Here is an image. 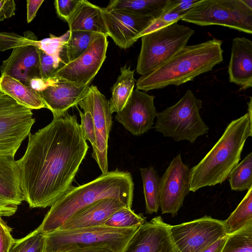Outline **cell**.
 <instances>
[{"mask_svg":"<svg viewBox=\"0 0 252 252\" xmlns=\"http://www.w3.org/2000/svg\"><path fill=\"white\" fill-rule=\"evenodd\" d=\"M252 136V112L232 121L211 150L189 170V190L222 184L239 163L246 140Z\"/></svg>","mask_w":252,"mask_h":252,"instance_id":"cell-4","label":"cell"},{"mask_svg":"<svg viewBox=\"0 0 252 252\" xmlns=\"http://www.w3.org/2000/svg\"><path fill=\"white\" fill-rule=\"evenodd\" d=\"M99 34L88 32L70 31V36L63 46L61 55L63 64L80 56Z\"/></svg>","mask_w":252,"mask_h":252,"instance_id":"cell-26","label":"cell"},{"mask_svg":"<svg viewBox=\"0 0 252 252\" xmlns=\"http://www.w3.org/2000/svg\"><path fill=\"white\" fill-rule=\"evenodd\" d=\"M200 0H167L163 11H175L186 13Z\"/></svg>","mask_w":252,"mask_h":252,"instance_id":"cell-39","label":"cell"},{"mask_svg":"<svg viewBox=\"0 0 252 252\" xmlns=\"http://www.w3.org/2000/svg\"><path fill=\"white\" fill-rule=\"evenodd\" d=\"M28 136L17 160L24 201L31 208L51 207L72 187L89 146L76 116L67 111Z\"/></svg>","mask_w":252,"mask_h":252,"instance_id":"cell-1","label":"cell"},{"mask_svg":"<svg viewBox=\"0 0 252 252\" xmlns=\"http://www.w3.org/2000/svg\"><path fill=\"white\" fill-rule=\"evenodd\" d=\"M70 35V31L69 30L60 36H56L50 34V38L39 41L38 49L43 50L48 54L52 56L61 67L64 65L61 59L63 49Z\"/></svg>","mask_w":252,"mask_h":252,"instance_id":"cell-34","label":"cell"},{"mask_svg":"<svg viewBox=\"0 0 252 252\" xmlns=\"http://www.w3.org/2000/svg\"><path fill=\"white\" fill-rule=\"evenodd\" d=\"M44 2V0H27V21L31 22L35 17L37 11Z\"/></svg>","mask_w":252,"mask_h":252,"instance_id":"cell-42","label":"cell"},{"mask_svg":"<svg viewBox=\"0 0 252 252\" xmlns=\"http://www.w3.org/2000/svg\"><path fill=\"white\" fill-rule=\"evenodd\" d=\"M134 184L131 174L116 169L93 181L72 187L51 206L37 227L44 234L59 229L72 215L104 198L117 199L131 208Z\"/></svg>","mask_w":252,"mask_h":252,"instance_id":"cell-2","label":"cell"},{"mask_svg":"<svg viewBox=\"0 0 252 252\" xmlns=\"http://www.w3.org/2000/svg\"><path fill=\"white\" fill-rule=\"evenodd\" d=\"M16 3L13 0H0V22L15 14Z\"/></svg>","mask_w":252,"mask_h":252,"instance_id":"cell-41","label":"cell"},{"mask_svg":"<svg viewBox=\"0 0 252 252\" xmlns=\"http://www.w3.org/2000/svg\"><path fill=\"white\" fill-rule=\"evenodd\" d=\"M226 238L222 237L205 248L201 252H220Z\"/></svg>","mask_w":252,"mask_h":252,"instance_id":"cell-44","label":"cell"},{"mask_svg":"<svg viewBox=\"0 0 252 252\" xmlns=\"http://www.w3.org/2000/svg\"><path fill=\"white\" fill-rule=\"evenodd\" d=\"M0 91L31 110L47 108L39 92L8 75L0 76Z\"/></svg>","mask_w":252,"mask_h":252,"instance_id":"cell-23","label":"cell"},{"mask_svg":"<svg viewBox=\"0 0 252 252\" xmlns=\"http://www.w3.org/2000/svg\"><path fill=\"white\" fill-rule=\"evenodd\" d=\"M121 73L111 89L109 101L112 113H118L125 106L130 98L135 86L134 71L126 64L121 68Z\"/></svg>","mask_w":252,"mask_h":252,"instance_id":"cell-24","label":"cell"},{"mask_svg":"<svg viewBox=\"0 0 252 252\" xmlns=\"http://www.w3.org/2000/svg\"><path fill=\"white\" fill-rule=\"evenodd\" d=\"M167 0H112L107 9H121L155 19L162 12Z\"/></svg>","mask_w":252,"mask_h":252,"instance_id":"cell-25","label":"cell"},{"mask_svg":"<svg viewBox=\"0 0 252 252\" xmlns=\"http://www.w3.org/2000/svg\"><path fill=\"white\" fill-rule=\"evenodd\" d=\"M185 13L175 11H163L157 18L154 19L149 26L144 30L139 38L143 35L166 27L181 20Z\"/></svg>","mask_w":252,"mask_h":252,"instance_id":"cell-35","label":"cell"},{"mask_svg":"<svg viewBox=\"0 0 252 252\" xmlns=\"http://www.w3.org/2000/svg\"><path fill=\"white\" fill-rule=\"evenodd\" d=\"M222 41L213 38L193 45H186L163 64L141 76L136 89L144 92L179 86L211 71L223 61Z\"/></svg>","mask_w":252,"mask_h":252,"instance_id":"cell-3","label":"cell"},{"mask_svg":"<svg viewBox=\"0 0 252 252\" xmlns=\"http://www.w3.org/2000/svg\"><path fill=\"white\" fill-rule=\"evenodd\" d=\"M220 252H252V220L230 234Z\"/></svg>","mask_w":252,"mask_h":252,"instance_id":"cell-30","label":"cell"},{"mask_svg":"<svg viewBox=\"0 0 252 252\" xmlns=\"http://www.w3.org/2000/svg\"><path fill=\"white\" fill-rule=\"evenodd\" d=\"M170 234L177 252H201L226 235L224 221L210 216L170 225Z\"/></svg>","mask_w":252,"mask_h":252,"instance_id":"cell-10","label":"cell"},{"mask_svg":"<svg viewBox=\"0 0 252 252\" xmlns=\"http://www.w3.org/2000/svg\"><path fill=\"white\" fill-rule=\"evenodd\" d=\"M22 36L12 32H0V51H4L27 45H33L38 48L39 41L33 32L27 31Z\"/></svg>","mask_w":252,"mask_h":252,"instance_id":"cell-33","label":"cell"},{"mask_svg":"<svg viewBox=\"0 0 252 252\" xmlns=\"http://www.w3.org/2000/svg\"><path fill=\"white\" fill-rule=\"evenodd\" d=\"M252 153H250L229 173L231 190L244 191L252 187Z\"/></svg>","mask_w":252,"mask_h":252,"instance_id":"cell-29","label":"cell"},{"mask_svg":"<svg viewBox=\"0 0 252 252\" xmlns=\"http://www.w3.org/2000/svg\"><path fill=\"white\" fill-rule=\"evenodd\" d=\"M81 117L80 128L86 140L90 141L93 147V153L96 150V137L93 120L91 114L89 112L82 113L78 109Z\"/></svg>","mask_w":252,"mask_h":252,"instance_id":"cell-37","label":"cell"},{"mask_svg":"<svg viewBox=\"0 0 252 252\" xmlns=\"http://www.w3.org/2000/svg\"><path fill=\"white\" fill-rule=\"evenodd\" d=\"M40 75L42 79L50 78L61 67L60 64L51 55L38 49Z\"/></svg>","mask_w":252,"mask_h":252,"instance_id":"cell-36","label":"cell"},{"mask_svg":"<svg viewBox=\"0 0 252 252\" xmlns=\"http://www.w3.org/2000/svg\"><path fill=\"white\" fill-rule=\"evenodd\" d=\"M124 207H127L115 198L98 200L72 215L58 229L70 230L102 225L115 212Z\"/></svg>","mask_w":252,"mask_h":252,"instance_id":"cell-19","label":"cell"},{"mask_svg":"<svg viewBox=\"0 0 252 252\" xmlns=\"http://www.w3.org/2000/svg\"><path fill=\"white\" fill-rule=\"evenodd\" d=\"M229 80L245 90L252 87V41L245 37L233 39L228 66Z\"/></svg>","mask_w":252,"mask_h":252,"instance_id":"cell-20","label":"cell"},{"mask_svg":"<svg viewBox=\"0 0 252 252\" xmlns=\"http://www.w3.org/2000/svg\"><path fill=\"white\" fill-rule=\"evenodd\" d=\"M24 201L21 174L13 156H0V203L18 208Z\"/></svg>","mask_w":252,"mask_h":252,"instance_id":"cell-21","label":"cell"},{"mask_svg":"<svg viewBox=\"0 0 252 252\" xmlns=\"http://www.w3.org/2000/svg\"><path fill=\"white\" fill-rule=\"evenodd\" d=\"M155 96L147 92L133 90L124 107L115 119L133 135H140L153 127L157 112Z\"/></svg>","mask_w":252,"mask_h":252,"instance_id":"cell-15","label":"cell"},{"mask_svg":"<svg viewBox=\"0 0 252 252\" xmlns=\"http://www.w3.org/2000/svg\"><path fill=\"white\" fill-rule=\"evenodd\" d=\"M181 20L201 26L220 25L252 33V9L242 0H200Z\"/></svg>","mask_w":252,"mask_h":252,"instance_id":"cell-8","label":"cell"},{"mask_svg":"<svg viewBox=\"0 0 252 252\" xmlns=\"http://www.w3.org/2000/svg\"><path fill=\"white\" fill-rule=\"evenodd\" d=\"M50 79L51 83L39 93L53 115L61 114L70 108L77 106L90 87L89 85H82Z\"/></svg>","mask_w":252,"mask_h":252,"instance_id":"cell-18","label":"cell"},{"mask_svg":"<svg viewBox=\"0 0 252 252\" xmlns=\"http://www.w3.org/2000/svg\"><path fill=\"white\" fill-rule=\"evenodd\" d=\"M67 23L70 31L88 32L108 36L102 16V7L86 0H80Z\"/></svg>","mask_w":252,"mask_h":252,"instance_id":"cell-22","label":"cell"},{"mask_svg":"<svg viewBox=\"0 0 252 252\" xmlns=\"http://www.w3.org/2000/svg\"><path fill=\"white\" fill-rule=\"evenodd\" d=\"M59 252H114L107 245H98L85 248H77Z\"/></svg>","mask_w":252,"mask_h":252,"instance_id":"cell-43","label":"cell"},{"mask_svg":"<svg viewBox=\"0 0 252 252\" xmlns=\"http://www.w3.org/2000/svg\"><path fill=\"white\" fill-rule=\"evenodd\" d=\"M102 14L110 36L122 49L131 46L155 19L121 9H107L102 7Z\"/></svg>","mask_w":252,"mask_h":252,"instance_id":"cell-14","label":"cell"},{"mask_svg":"<svg viewBox=\"0 0 252 252\" xmlns=\"http://www.w3.org/2000/svg\"><path fill=\"white\" fill-rule=\"evenodd\" d=\"M242 1L247 7L252 9V0H242Z\"/></svg>","mask_w":252,"mask_h":252,"instance_id":"cell-46","label":"cell"},{"mask_svg":"<svg viewBox=\"0 0 252 252\" xmlns=\"http://www.w3.org/2000/svg\"><path fill=\"white\" fill-rule=\"evenodd\" d=\"M170 225L160 216L140 226L123 252H177L172 241Z\"/></svg>","mask_w":252,"mask_h":252,"instance_id":"cell-16","label":"cell"},{"mask_svg":"<svg viewBox=\"0 0 252 252\" xmlns=\"http://www.w3.org/2000/svg\"><path fill=\"white\" fill-rule=\"evenodd\" d=\"M114 228L104 225L70 230L57 229L45 233L43 252L107 245L114 252H123L138 228Z\"/></svg>","mask_w":252,"mask_h":252,"instance_id":"cell-5","label":"cell"},{"mask_svg":"<svg viewBox=\"0 0 252 252\" xmlns=\"http://www.w3.org/2000/svg\"><path fill=\"white\" fill-rule=\"evenodd\" d=\"M1 75L5 74L30 86L32 81L41 79L38 48L27 45L13 49L10 56L0 66Z\"/></svg>","mask_w":252,"mask_h":252,"instance_id":"cell-17","label":"cell"},{"mask_svg":"<svg viewBox=\"0 0 252 252\" xmlns=\"http://www.w3.org/2000/svg\"><path fill=\"white\" fill-rule=\"evenodd\" d=\"M32 110L0 91V156H15L35 122Z\"/></svg>","mask_w":252,"mask_h":252,"instance_id":"cell-9","label":"cell"},{"mask_svg":"<svg viewBox=\"0 0 252 252\" xmlns=\"http://www.w3.org/2000/svg\"><path fill=\"white\" fill-rule=\"evenodd\" d=\"M17 208L9 207L0 203V216L9 217L14 214Z\"/></svg>","mask_w":252,"mask_h":252,"instance_id":"cell-45","label":"cell"},{"mask_svg":"<svg viewBox=\"0 0 252 252\" xmlns=\"http://www.w3.org/2000/svg\"><path fill=\"white\" fill-rule=\"evenodd\" d=\"M143 185L145 200L146 213L152 214L157 213L159 208V177L154 168H140Z\"/></svg>","mask_w":252,"mask_h":252,"instance_id":"cell-27","label":"cell"},{"mask_svg":"<svg viewBox=\"0 0 252 252\" xmlns=\"http://www.w3.org/2000/svg\"><path fill=\"white\" fill-rule=\"evenodd\" d=\"M145 222V219L136 214L131 208L123 207L115 212L104 222V225L114 228L138 227Z\"/></svg>","mask_w":252,"mask_h":252,"instance_id":"cell-31","label":"cell"},{"mask_svg":"<svg viewBox=\"0 0 252 252\" xmlns=\"http://www.w3.org/2000/svg\"><path fill=\"white\" fill-rule=\"evenodd\" d=\"M108 45L107 36L99 34L83 54L59 68L50 78L90 85L105 60Z\"/></svg>","mask_w":252,"mask_h":252,"instance_id":"cell-12","label":"cell"},{"mask_svg":"<svg viewBox=\"0 0 252 252\" xmlns=\"http://www.w3.org/2000/svg\"><path fill=\"white\" fill-rule=\"evenodd\" d=\"M194 33L178 22L141 36L136 72L144 75L154 70L187 45Z\"/></svg>","mask_w":252,"mask_h":252,"instance_id":"cell-7","label":"cell"},{"mask_svg":"<svg viewBox=\"0 0 252 252\" xmlns=\"http://www.w3.org/2000/svg\"><path fill=\"white\" fill-rule=\"evenodd\" d=\"M189 169L179 153L171 161L159 182V202L161 213L175 216L189 192Z\"/></svg>","mask_w":252,"mask_h":252,"instance_id":"cell-13","label":"cell"},{"mask_svg":"<svg viewBox=\"0 0 252 252\" xmlns=\"http://www.w3.org/2000/svg\"><path fill=\"white\" fill-rule=\"evenodd\" d=\"M12 229L0 216V252H8L14 240L11 235Z\"/></svg>","mask_w":252,"mask_h":252,"instance_id":"cell-40","label":"cell"},{"mask_svg":"<svg viewBox=\"0 0 252 252\" xmlns=\"http://www.w3.org/2000/svg\"><path fill=\"white\" fill-rule=\"evenodd\" d=\"M45 234L38 228L25 237L13 240L8 252H43Z\"/></svg>","mask_w":252,"mask_h":252,"instance_id":"cell-32","label":"cell"},{"mask_svg":"<svg viewBox=\"0 0 252 252\" xmlns=\"http://www.w3.org/2000/svg\"><path fill=\"white\" fill-rule=\"evenodd\" d=\"M80 0H56L54 5L58 16L63 20L68 22L78 7Z\"/></svg>","mask_w":252,"mask_h":252,"instance_id":"cell-38","label":"cell"},{"mask_svg":"<svg viewBox=\"0 0 252 252\" xmlns=\"http://www.w3.org/2000/svg\"><path fill=\"white\" fill-rule=\"evenodd\" d=\"M78 105L84 112H89L92 116L96 144V150L92 153V157L102 174L106 173L108 171V141L113 123L109 101L96 86L92 85Z\"/></svg>","mask_w":252,"mask_h":252,"instance_id":"cell-11","label":"cell"},{"mask_svg":"<svg viewBox=\"0 0 252 252\" xmlns=\"http://www.w3.org/2000/svg\"><path fill=\"white\" fill-rule=\"evenodd\" d=\"M202 103L191 90H188L174 105L157 113L156 131L175 141L188 140L193 144L209 130L199 113Z\"/></svg>","mask_w":252,"mask_h":252,"instance_id":"cell-6","label":"cell"},{"mask_svg":"<svg viewBox=\"0 0 252 252\" xmlns=\"http://www.w3.org/2000/svg\"><path fill=\"white\" fill-rule=\"evenodd\" d=\"M229 217L224 221L226 235L243 227L252 220V187Z\"/></svg>","mask_w":252,"mask_h":252,"instance_id":"cell-28","label":"cell"}]
</instances>
